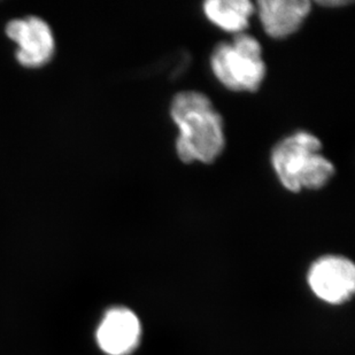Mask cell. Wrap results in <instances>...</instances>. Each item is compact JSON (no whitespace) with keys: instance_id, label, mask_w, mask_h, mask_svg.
Wrapping results in <instances>:
<instances>
[{"instance_id":"obj_1","label":"cell","mask_w":355,"mask_h":355,"mask_svg":"<svg viewBox=\"0 0 355 355\" xmlns=\"http://www.w3.org/2000/svg\"><path fill=\"white\" fill-rule=\"evenodd\" d=\"M171 119L178 128L176 152L185 164H211L225 150L223 119L211 99L198 91H183L173 98Z\"/></svg>"},{"instance_id":"obj_9","label":"cell","mask_w":355,"mask_h":355,"mask_svg":"<svg viewBox=\"0 0 355 355\" xmlns=\"http://www.w3.org/2000/svg\"><path fill=\"white\" fill-rule=\"evenodd\" d=\"M318 3L324 7H342L349 5V1H345V0H321V1H318Z\"/></svg>"},{"instance_id":"obj_6","label":"cell","mask_w":355,"mask_h":355,"mask_svg":"<svg viewBox=\"0 0 355 355\" xmlns=\"http://www.w3.org/2000/svg\"><path fill=\"white\" fill-rule=\"evenodd\" d=\"M141 321L127 307L108 309L96 331L99 349L107 355H129L141 342Z\"/></svg>"},{"instance_id":"obj_3","label":"cell","mask_w":355,"mask_h":355,"mask_svg":"<svg viewBox=\"0 0 355 355\" xmlns=\"http://www.w3.org/2000/svg\"><path fill=\"white\" fill-rule=\"evenodd\" d=\"M215 78L229 90L255 92L266 76L261 45L251 35H236L232 43H220L211 55Z\"/></svg>"},{"instance_id":"obj_2","label":"cell","mask_w":355,"mask_h":355,"mask_svg":"<svg viewBox=\"0 0 355 355\" xmlns=\"http://www.w3.org/2000/svg\"><path fill=\"white\" fill-rule=\"evenodd\" d=\"M321 150V141L309 131H297L278 141L272 164L281 184L290 192L320 190L328 184L336 171Z\"/></svg>"},{"instance_id":"obj_4","label":"cell","mask_w":355,"mask_h":355,"mask_svg":"<svg viewBox=\"0 0 355 355\" xmlns=\"http://www.w3.org/2000/svg\"><path fill=\"white\" fill-rule=\"evenodd\" d=\"M307 281L322 302L340 305L349 302L354 293V263L340 255H324L311 266Z\"/></svg>"},{"instance_id":"obj_7","label":"cell","mask_w":355,"mask_h":355,"mask_svg":"<svg viewBox=\"0 0 355 355\" xmlns=\"http://www.w3.org/2000/svg\"><path fill=\"white\" fill-rule=\"evenodd\" d=\"M255 8L266 34L281 40L300 29L312 5L307 0H260Z\"/></svg>"},{"instance_id":"obj_8","label":"cell","mask_w":355,"mask_h":355,"mask_svg":"<svg viewBox=\"0 0 355 355\" xmlns=\"http://www.w3.org/2000/svg\"><path fill=\"white\" fill-rule=\"evenodd\" d=\"M255 5L250 0H208L204 13L211 24L229 33L241 34L248 27Z\"/></svg>"},{"instance_id":"obj_5","label":"cell","mask_w":355,"mask_h":355,"mask_svg":"<svg viewBox=\"0 0 355 355\" xmlns=\"http://www.w3.org/2000/svg\"><path fill=\"white\" fill-rule=\"evenodd\" d=\"M6 34L17 45V58L26 67H40L53 55V33L40 17L17 19L7 24Z\"/></svg>"}]
</instances>
